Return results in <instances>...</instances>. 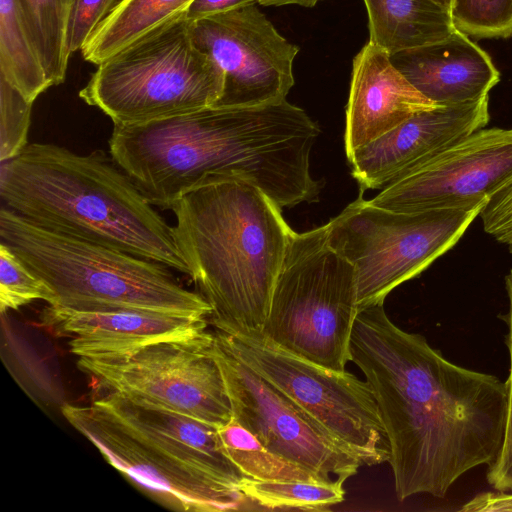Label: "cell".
<instances>
[{
    "instance_id": "277c9868",
    "label": "cell",
    "mask_w": 512,
    "mask_h": 512,
    "mask_svg": "<svg viewBox=\"0 0 512 512\" xmlns=\"http://www.w3.org/2000/svg\"><path fill=\"white\" fill-rule=\"evenodd\" d=\"M281 206L242 176L207 178L171 209L190 277L216 328L260 332L290 240Z\"/></svg>"
},
{
    "instance_id": "5b68a950",
    "label": "cell",
    "mask_w": 512,
    "mask_h": 512,
    "mask_svg": "<svg viewBox=\"0 0 512 512\" xmlns=\"http://www.w3.org/2000/svg\"><path fill=\"white\" fill-rule=\"evenodd\" d=\"M61 412L121 473L170 505L197 512L237 510L247 478L227 454L218 428L134 402L116 392Z\"/></svg>"
},
{
    "instance_id": "5bb4252c",
    "label": "cell",
    "mask_w": 512,
    "mask_h": 512,
    "mask_svg": "<svg viewBox=\"0 0 512 512\" xmlns=\"http://www.w3.org/2000/svg\"><path fill=\"white\" fill-rule=\"evenodd\" d=\"M512 176V128H482L386 185L370 201L395 211L461 207L489 199Z\"/></svg>"
},
{
    "instance_id": "ba28073f",
    "label": "cell",
    "mask_w": 512,
    "mask_h": 512,
    "mask_svg": "<svg viewBox=\"0 0 512 512\" xmlns=\"http://www.w3.org/2000/svg\"><path fill=\"white\" fill-rule=\"evenodd\" d=\"M358 311L354 268L331 246L328 225L295 232L260 332L297 356L343 371Z\"/></svg>"
},
{
    "instance_id": "603a6c76",
    "label": "cell",
    "mask_w": 512,
    "mask_h": 512,
    "mask_svg": "<svg viewBox=\"0 0 512 512\" xmlns=\"http://www.w3.org/2000/svg\"><path fill=\"white\" fill-rule=\"evenodd\" d=\"M247 501L275 510L323 511L341 503L343 482L302 480H258L245 478L239 487Z\"/></svg>"
},
{
    "instance_id": "4dcf8cb0",
    "label": "cell",
    "mask_w": 512,
    "mask_h": 512,
    "mask_svg": "<svg viewBox=\"0 0 512 512\" xmlns=\"http://www.w3.org/2000/svg\"><path fill=\"white\" fill-rule=\"evenodd\" d=\"M460 512H512V492H481L461 505Z\"/></svg>"
},
{
    "instance_id": "f1b7e54d",
    "label": "cell",
    "mask_w": 512,
    "mask_h": 512,
    "mask_svg": "<svg viewBox=\"0 0 512 512\" xmlns=\"http://www.w3.org/2000/svg\"><path fill=\"white\" fill-rule=\"evenodd\" d=\"M121 0H75L69 23L68 49L82 50L100 24Z\"/></svg>"
},
{
    "instance_id": "d6a6232c",
    "label": "cell",
    "mask_w": 512,
    "mask_h": 512,
    "mask_svg": "<svg viewBox=\"0 0 512 512\" xmlns=\"http://www.w3.org/2000/svg\"><path fill=\"white\" fill-rule=\"evenodd\" d=\"M433 1L451 12L453 0H433Z\"/></svg>"
},
{
    "instance_id": "d4e9b609",
    "label": "cell",
    "mask_w": 512,
    "mask_h": 512,
    "mask_svg": "<svg viewBox=\"0 0 512 512\" xmlns=\"http://www.w3.org/2000/svg\"><path fill=\"white\" fill-rule=\"evenodd\" d=\"M455 28L477 39L512 36V0H453Z\"/></svg>"
},
{
    "instance_id": "6da1fadb",
    "label": "cell",
    "mask_w": 512,
    "mask_h": 512,
    "mask_svg": "<svg viewBox=\"0 0 512 512\" xmlns=\"http://www.w3.org/2000/svg\"><path fill=\"white\" fill-rule=\"evenodd\" d=\"M350 351L377 403L399 501L444 498L464 474L493 463L505 432V382L449 361L383 305L358 311Z\"/></svg>"
},
{
    "instance_id": "83f0119b",
    "label": "cell",
    "mask_w": 512,
    "mask_h": 512,
    "mask_svg": "<svg viewBox=\"0 0 512 512\" xmlns=\"http://www.w3.org/2000/svg\"><path fill=\"white\" fill-rule=\"evenodd\" d=\"M505 289L508 296V312L502 316L508 331L505 343L509 354V372L505 381L507 393V414L501 449L488 466L486 479L488 484L499 492H512V269L505 276Z\"/></svg>"
},
{
    "instance_id": "3957f363",
    "label": "cell",
    "mask_w": 512,
    "mask_h": 512,
    "mask_svg": "<svg viewBox=\"0 0 512 512\" xmlns=\"http://www.w3.org/2000/svg\"><path fill=\"white\" fill-rule=\"evenodd\" d=\"M2 206L46 229L115 248L190 276L174 228L112 156L28 144L1 162Z\"/></svg>"
},
{
    "instance_id": "7a4b0ae2",
    "label": "cell",
    "mask_w": 512,
    "mask_h": 512,
    "mask_svg": "<svg viewBox=\"0 0 512 512\" xmlns=\"http://www.w3.org/2000/svg\"><path fill=\"white\" fill-rule=\"evenodd\" d=\"M320 133L286 99L249 107L209 106L138 125H114L109 153L143 196L172 209L207 178L242 176L281 207L318 199L310 153Z\"/></svg>"
},
{
    "instance_id": "52a82bcc",
    "label": "cell",
    "mask_w": 512,
    "mask_h": 512,
    "mask_svg": "<svg viewBox=\"0 0 512 512\" xmlns=\"http://www.w3.org/2000/svg\"><path fill=\"white\" fill-rule=\"evenodd\" d=\"M79 97L114 125H138L215 105L224 87L218 64L195 44L185 13L99 65Z\"/></svg>"
},
{
    "instance_id": "7c38bea8",
    "label": "cell",
    "mask_w": 512,
    "mask_h": 512,
    "mask_svg": "<svg viewBox=\"0 0 512 512\" xmlns=\"http://www.w3.org/2000/svg\"><path fill=\"white\" fill-rule=\"evenodd\" d=\"M211 352L221 369L233 418L266 448L328 481L344 483L357 474L362 464L352 453L214 336Z\"/></svg>"
},
{
    "instance_id": "d6986e66",
    "label": "cell",
    "mask_w": 512,
    "mask_h": 512,
    "mask_svg": "<svg viewBox=\"0 0 512 512\" xmlns=\"http://www.w3.org/2000/svg\"><path fill=\"white\" fill-rule=\"evenodd\" d=\"M369 42L390 55L442 41L456 30L451 12L433 0H363Z\"/></svg>"
},
{
    "instance_id": "e0dca14e",
    "label": "cell",
    "mask_w": 512,
    "mask_h": 512,
    "mask_svg": "<svg viewBox=\"0 0 512 512\" xmlns=\"http://www.w3.org/2000/svg\"><path fill=\"white\" fill-rule=\"evenodd\" d=\"M208 318L149 310L67 312L47 309L45 320L70 337L72 354L86 358L116 356L165 340L200 335Z\"/></svg>"
},
{
    "instance_id": "4fadbf2b",
    "label": "cell",
    "mask_w": 512,
    "mask_h": 512,
    "mask_svg": "<svg viewBox=\"0 0 512 512\" xmlns=\"http://www.w3.org/2000/svg\"><path fill=\"white\" fill-rule=\"evenodd\" d=\"M192 36L224 74L215 106L249 107L286 99L294 85L299 47L281 36L255 3L193 21Z\"/></svg>"
},
{
    "instance_id": "8fae6325",
    "label": "cell",
    "mask_w": 512,
    "mask_h": 512,
    "mask_svg": "<svg viewBox=\"0 0 512 512\" xmlns=\"http://www.w3.org/2000/svg\"><path fill=\"white\" fill-rule=\"evenodd\" d=\"M212 342L207 330L116 356L80 357L77 364L111 392L220 428L233 413Z\"/></svg>"
},
{
    "instance_id": "1f68e13d",
    "label": "cell",
    "mask_w": 512,
    "mask_h": 512,
    "mask_svg": "<svg viewBox=\"0 0 512 512\" xmlns=\"http://www.w3.org/2000/svg\"><path fill=\"white\" fill-rule=\"evenodd\" d=\"M256 2L257 0H193L185 12V17L193 22Z\"/></svg>"
},
{
    "instance_id": "30bf717a",
    "label": "cell",
    "mask_w": 512,
    "mask_h": 512,
    "mask_svg": "<svg viewBox=\"0 0 512 512\" xmlns=\"http://www.w3.org/2000/svg\"><path fill=\"white\" fill-rule=\"evenodd\" d=\"M214 339L295 402L363 465L389 461L388 438L366 381L295 355L261 332L216 328Z\"/></svg>"
},
{
    "instance_id": "2e32d148",
    "label": "cell",
    "mask_w": 512,
    "mask_h": 512,
    "mask_svg": "<svg viewBox=\"0 0 512 512\" xmlns=\"http://www.w3.org/2000/svg\"><path fill=\"white\" fill-rule=\"evenodd\" d=\"M438 106L394 67L385 49L368 42L353 60L346 107V156L415 114Z\"/></svg>"
},
{
    "instance_id": "f546056e",
    "label": "cell",
    "mask_w": 512,
    "mask_h": 512,
    "mask_svg": "<svg viewBox=\"0 0 512 512\" xmlns=\"http://www.w3.org/2000/svg\"><path fill=\"white\" fill-rule=\"evenodd\" d=\"M479 216L484 231L512 253V176L491 195Z\"/></svg>"
},
{
    "instance_id": "7402d4cb",
    "label": "cell",
    "mask_w": 512,
    "mask_h": 512,
    "mask_svg": "<svg viewBox=\"0 0 512 512\" xmlns=\"http://www.w3.org/2000/svg\"><path fill=\"white\" fill-rule=\"evenodd\" d=\"M75 0H18L37 52L52 84L65 81L68 31Z\"/></svg>"
},
{
    "instance_id": "ffe728a7",
    "label": "cell",
    "mask_w": 512,
    "mask_h": 512,
    "mask_svg": "<svg viewBox=\"0 0 512 512\" xmlns=\"http://www.w3.org/2000/svg\"><path fill=\"white\" fill-rule=\"evenodd\" d=\"M193 0H121L82 48L99 65L137 39L184 14Z\"/></svg>"
},
{
    "instance_id": "cb8c5ba5",
    "label": "cell",
    "mask_w": 512,
    "mask_h": 512,
    "mask_svg": "<svg viewBox=\"0 0 512 512\" xmlns=\"http://www.w3.org/2000/svg\"><path fill=\"white\" fill-rule=\"evenodd\" d=\"M218 432L229 457L250 478L332 482L276 455L235 418L218 428Z\"/></svg>"
},
{
    "instance_id": "4316f807",
    "label": "cell",
    "mask_w": 512,
    "mask_h": 512,
    "mask_svg": "<svg viewBox=\"0 0 512 512\" xmlns=\"http://www.w3.org/2000/svg\"><path fill=\"white\" fill-rule=\"evenodd\" d=\"M32 102L0 74V161L17 156L28 144Z\"/></svg>"
},
{
    "instance_id": "484cf974",
    "label": "cell",
    "mask_w": 512,
    "mask_h": 512,
    "mask_svg": "<svg viewBox=\"0 0 512 512\" xmlns=\"http://www.w3.org/2000/svg\"><path fill=\"white\" fill-rule=\"evenodd\" d=\"M35 300L53 301L49 287L0 242V311L17 310Z\"/></svg>"
},
{
    "instance_id": "44dd1931",
    "label": "cell",
    "mask_w": 512,
    "mask_h": 512,
    "mask_svg": "<svg viewBox=\"0 0 512 512\" xmlns=\"http://www.w3.org/2000/svg\"><path fill=\"white\" fill-rule=\"evenodd\" d=\"M0 74L32 103L52 86L18 0H0Z\"/></svg>"
},
{
    "instance_id": "ac0fdd59",
    "label": "cell",
    "mask_w": 512,
    "mask_h": 512,
    "mask_svg": "<svg viewBox=\"0 0 512 512\" xmlns=\"http://www.w3.org/2000/svg\"><path fill=\"white\" fill-rule=\"evenodd\" d=\"M390 60L414 88L438 105L487 96L500 80L488 53L457 29L442 41L391 54Z\"/></svg>"
},
{
    "instance_id": "9c48e42d",
    "label": "cell",
    "mask_w": 512,
    "mask_h": 512,
    "mask_svg": "<svg viewBox=\"0 0 512 512\" xmlns=\"http://www.w3.org/2000/svg\"><path fill=\"white\" fill-rule=\"evenodd\" d=\"M489 199L461 207L395 211L362 191L328 223L331 246L355 272L358 310L383 305L388 294L448 252Z\"/></svg>"
},
{
    "instance_id": "9a60e30c",
    "label": "cell",
    "mask_w": 512,
    "mask_h": 512,
    "mask_svg": "<svg viewBox=\"0 0 512 512\" xmlns=\"http://www.w3.org/2000/svg\"><path fill=\"white\" fill-rule=\"evenodd\" d=\"M489 95L415 114L348 158L361 191L384 188L442 149L485 128Z\"/></svg>"
},
{
    "instance_id": "8992f818",
    "label": "cell",
    "mask_w": 512,
    "mask_h": 512,
    "mask_svg": "<svg viewBox=\"0 0 512 512\" xmlns=\"http://www.w3.org/2000/svg\"><path fill=\"white\" fill-rule=\"evenodd\" d=\"M0 242L49 287L51 310L212 315L208 301L184 288L168 267L46 229L4 206L0 209Z\"/></svg>"
}]
</instances>
